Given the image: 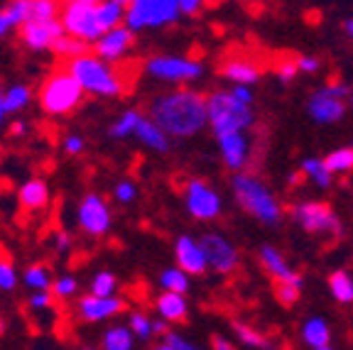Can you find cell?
Listing matches in <instances>:
<instances>
[{"label": "cell", "mask_w": 353, "mask_h": 350, "mask_svg": "<svg viewBox=\"0 0 353 350\" xmlns=\"http://www.w3.org/2000/svg\"><path fill=\"white\" fill-rule=\"evenodd\" d=\"M152 123L165 135L192 137L209 123V103L196 91H174L154 99L150 105Z\"/></svg>", "instance_id": "cell-1"}, {"label": "cell", "mask_w": 353, "mask_h": 350, "mask_svg": "<svg viewBox=\"0 0 353 350\" xmlns=\"http://www.w3.org/2000/svg\"><path fill=\"white\" fill-rule=\"evenodd\" d=\"M233 194L236 201L241 203V208L245 214H250L253 218H258L265 225H277L282 220V206L275 198V194L253 174H233L231 179Z\"/></svg>", "instance_id": "cell-2"}, {"label": "cell", "mask_w": 353, "mask_h": 350, "mask_svg": "<svg viewBox=\"0 0 353 350\" xmlns=\"http://www.w3.org/2000/svg\"><path fill=\"white\" fill-rule=\"evenodd\" d=\"M66 72L81 83L83 91L99 93V96H121L125 91V83L121 81V74L116 69H110L108 64H103L94 54H83L79 59H72Z\"/></svg>", "instance_id": "cell-3"}, {"label": "cell", "mask_w": 353, "mask_h": 350, "mask_svg": "<svg viewBox=\"0 0 353 350\" xmlns=\"http://www.w3.org/2000/svg\"><path fill=\"white\" fill-rule=\"evenodd\" d=\"M206 103H209V123L219 137L243 132L255 123L253 108L241 103L231 91L214 93V96L206 99Z\"/></svg>", "instance_id": "cell-4"}, {"label": "cell", "mask_w": 353, "mask_h": 350, "mask_svg": "<svg viewBox=\"0 0 353 350\" xmlns=\"http://www.w3.org/2000/svg\"><path fill=\"white\" fill-rule=\"evenodd\" d=\"M81 99H83L81 83L69 72H64V69L52 74V76L44 81L42 91H39V103L52 115L69 113V110L81 103Z\"/></svg>", "instance_id": "cell-5"}, {"label": "cell", "mask_w": 353, "mask_h": 350, "mask_svg": "<svg viewBox=\"0 0 353 350\" xmlns=\"http://www.w3.org/2000/svg\"><path fill=\"white\" fill-rule=\"evenodd\" d=\"M182 15L179 0H132L128 3L125 28L138 32L143 28H162Z\"/></svg>", "instance_id": "cell-6"}, {"label": "cell", "mask_w": 353, "mask_h": 350, "mask_svg": "<svg viewBox=\"0 0 353 350\" xmlns=\"http://www.w3.org/2000/svg\"><path fill=\"white\" fill-rule=\"evenodd\" d=\"M99 6L94 0H72L61 10V28L72 37L83 42H99L103 37V28L99 25Z\"/></svg>", "instance_id": "cell-7"}, {"label": "cell", "mask_w": 353, "mask_h": 350, "mask_svg": "<svg viewBox=\"0 0 353 350\" xmlns=\"http://www.w3.org/2000/svg\"><path fill=\"white\" fill-rule=\"evenodd\" d=\"M292 218L299 228L312 233V236L341 238L343 233L341 220L331 211V206H326L321 201H302L297 206H292Z\"/></svg>", "instance_id": "cell-8"}, {"label": "cell", "mask_w": 353, "mask_h": 350, "mask_svg": "<svg viewBox=\"0 0 353 350\" xmlns=\"http://www.w3.org/2000/svg\"><path fill=\"white\" fill-rule=\"evenodd\" d=\"M184 198H187L189 214L199 220H214L221 214V196L206 181H199V179L189 181Z\"/></svg>", "instance_id": "cell-9"}, {"label": "cell", "mask_w": 353, "mask_h": 350, "mask_svg": "<svg viewBox=\"0 0 353 350\" xmlns=\"http://www.w3.org/2000/svg\"><path fill=\"white\" fill-rule=\"evenodd\" d=\"M148 72L165 81H192L204 74V66L199 61L179 59V56H154L148 61Z\"/></svg>", "instance_id": "cell-10"}, {"label": "cell", "mask_w": 353, "mask_h": 350, "mask_svg": "<svg viewBox=\"0 0 353 350\" xmlns=\"http://www.w3.org/2000/svg\"><path fill=\"white\" fill-rule=\"evenodd\" d=\"M199 243L204 247L209 267H214L216 272L228 274V272H233V269H238V262H241L238 250H236V245L228 243L223 236H219V233H206Z\"/></svg>", "instance_id": "cell-11"}, {"label": "cell", "mask_w": 353, "mask_h": 350, "mask_svg": "<svg viewBox=\"0 0 353 350\" xmlns=\"http://www.w3.org/2000/svg\"><path fill=\"white\" fill-rule=\"evenodd\" d=\"M79 223L91 236H103L110 225V211L105 201L96 194H88L79 206Z\"/></svg>", "instance_id": "cell-12"}, {"label": "cell", "mask_w": 353, "mask_h": 350, "mask_svg": "<svg viewBox=\"0 0 353 350\" xmlns=\"http://www.w3.org/2000/svg\"><path fill=\"white\" fill-rule=\"evenodd\" d=\"M174 255H176V265H179V269L187 272V274H204L206 267H209L201 243L194 240V238H189V236L176 238Z\"/></svg>", "instance_id": "cell-13"}, {"label": "cell", "mask_w": 353, "mask_h": 350, "mask_svg": "<svg viewBox=\"0 0 353 350\" xmlns=\"http://www.w3.org/2000/svg\"><path fill=\"white\" fill-rule=\"evenodd\" d=\"M25 44H30L32 50H44V47H52L59 37H64V28H61V20L52 22H32L28 20L20 30Z\"/></svg>", "instance_id": "cell-14"}, {"label": "cell", "mask_w": 353, "mask_h": 350, "mask_svg": "<svg viewBox=\"0 0 353 350\" xmlns=\"http://www.w3.org/2000/svg\"><path fill=\"white\" fill-rule=\"evenodd\" d=\"M343 113H346V103L341 99L329 96L324 88H319L309 101V115H312V121L321 123V125H331V123L341 121Z\"/></svg>", "instance_id": "cell-15"}, {"label": "cell", "mask_w": 353, "mask_h": 350, "mask_svg": "<svg viewBox=\"0 0 353 350\" xmlns=\"http://www.w3.org/2000/svg\"><path fill=\"white\" fill-rule=\"evenodd\" d=\"M219 147L221 154H223V162H226L228 169L238 172L245 165H248V157H250V143L248 137L243 135V132H233V135H221L219 137Z\"/></svg>", "instance_id": "cell-16"}, {"label": "cell", "mask_w": 353, "mask_h": 350, "mask_svg": "<svg viewBox=\"0 0 353 350\" xmlns=\"http://www.w3.org/2000/svg\"><path fill=\"white\" fill-rule=\"evenodd\" d=\"M260 262H263L265 272L270 274L272 279H277V285L285 282V285H302L304 287L302 274H297L290 265L285 262V258L277 252V247H272V245L260 247Z\"/></svg>", "instance_id": "cell-17"}, {"label": "cell", "mask_w": 353, "mask_h": 350, "mask_svg": "<svg viewBox=\"0 0 353 350\" xmlns=\"http://www.w3.org/2000/svg\"><path fill=\"white\" fill-rule=\"evenodd\" d=\"M132 42H135V34H132L130 30L116 28V30H110V32H105L103 37L96 42V54L113 61V59H118Z\"/></svg>", "instance_id": "cell-18"}, {"label": "cell", "mask_w": 353, "mask_h": 350, "mask_svg": "<svg viewBox=\"0 0 353 350\" xmlns=\"http://www.w3.org/2000/svg\"><path fill=\"white\" fill-rule=\"evenodd\" d=\"M123 311V301L121 299H99V296H83L79 301V313H81L86 321H103V318L113 316V313Z\"/></svg>", "instance_id": "cell-19"}, {"label": "cell", "mask_w": 353, "mask_h": 350, "mask_svg": "<svg viewBox=\"0 0 353 350\" xmlns=\"http://www.w3.org/2000/svg\"><path fill=\"white\" fill-rule=\"evenodd\" d=\"M221 74L226 79H231L238 86L248 88L250 83H255L260 79V66L253 64L250 59H241V56H231L228 61H223L221 66Z\"/></svg>", "instance_id": "cell-20"}, {"label": "cell", "mask_w": 353, "mask_h": 350, "mask_svg": "<svg viewBox=\"0 0 353 350\" xmlns=\"http://www.w3.org/2000/svg\"><path fill=\"white\" fill-rule=\"evenodd\" d=\"M99 25L103 28V32L121 28V20H125L128 15V3L123 0H108V3H99Z\"/></svg>", "instance_id": "cell-21"}, {"label": "cell", "mask_w": 353, "mask_h": 350, "mask_svg": "<svg viewBox=\"0 0 353 350\" xmlns=\"http://www.w3.org/2000/svg\"><path fill=\"white\" fill-rule=\"evenodd\" d=\"M302 338L309 348H314V350L326 348V345L331 343L329 323H326L324 318H309V321H304V326H302Z\"/></svg>", "instance_id": "cell-22"}, {"label": "cell", "mask_w": 353, "mask_h": 350, "mask_svg": "<svg viewBox=\"0 0 353 350\" xmlns=\"http://www.w3.org/2000/svg\"><path fill=\"white\" fill-rule=\"evenodd\" d=\"M154 307H157L160 316L167 318V321H184V318H187V301H184L182 294H170V291H165L162 296H157Z\"/></svg>", "instance_id": "cell-23"}, {"label": "cell", "mask_w": 353, "mask_h": 350, "mask_svg": "<svg viewBox=\"0 0 353 350\" xmlns=\"http://www.w3.org/2000/svg\"><path fill=\"white\" fill-rule=\"evenodd\" d=\"M135 135L143 140L148 147H152V150H157V152H167L170 150V140H167V135L160 130V127L154 125L152 121H140L138 123V127H135Z\"/></svg>", "instance_id": "cell-24"}, {"label": "cell", "mask_w": 353, "mask_h": 350, "mask_svg": "<svg viewBox=\"0 0 353 350\" xmlns=\"http://www.w3.org/2000/svg\"><path fill=\"white\" fill-rule=\"evenodd\" d=\"M302 174L307 176V179L314 181L319 189H329L331 186V179H334V174H331L329 169H326L324 159H304L302 162Z\"/></svg>", "instance_id": "cell-25"}, {"label": "cell", "mask_w": 353, "mask_h": 350, "mask_svg": "<svg viewBox=\"0 0 353 350\" xmlns=\"http://www.w3.org/2000/svg\"><path fill=\"white\" fill-rule=\"evenodd\" d=\"M20 201L28 208H42L47 203V184L39 179H32L20 189Z\"/></svg>", "instance_id": "cell-26"}, {"label": "cell", "mask_w": 353, "mask_h": 350, "mask_svg": "<svg viewBox=\"0 0 353 350\" xmlns=\"http://www.w3.org/2000/svg\"><path fill=\"white\" fill-rule=\"evenodd\" d=\"M329 289L334 294V299L341 301V304H351L353 301V279L351 274L341 272V269L329 277Z\"/></svg>", "instance_id": "cell-27"}, {"label": "cell", "mask_w": 353, "mask_h": 350, "mask_svg": "<svg viewBox=\"0 0 353 350\" xmlns=\"http://www.w3.org/2000/svg\"><path fill=\"white\" fill-rule=\"evenodd\" d=\"M233 329H236V336L243 345H248V348H258V350H275L270 340L265 338L260 331L250 329L248 323H233Z\"/></svg>", "instance_id": "cell-28"}, {"label": "cell", "mask_w": 353, "mask_h": 350, "mask_svg": "<svg viewBox=\"0 0 353 350\" xmlns=\"http://www.w3.org/2000/svg\"><path fill=\"white\" fill-rule=\"evenodd\" d=\"M324 165L331 174H343V172L353 169V147L334 150L329 157H324Z\"/></svg>", "instance_id": "cell-29"}, {"label": "cell", "mask_w": 353, "mask_h": 350, "mask_svg": "<svg viewBox=\"0 0 353 350\" xmlns=\"http://www.w3.org/2000/svg\"><path fill=\"white\" fill-rule=\"evenodd\" d=\"M52 50H54L59 56H72V59H79V56L88 54L86 42H83V39L72 37V34H64V37L57 39V42L52 44Z\"/></svg>", "instance_id": "cell-30"}, {"label": "cell", "mask_w": 353, "mask_h": 350, "mask_svg": "<svg viewBox=\"0 0 353 350\" xmlns=\"http://www.w3.org/2000/svg\"><path fill=\"white\" fill-rule=\"evenodd\" d=\"M160 282H162V287H165L170 294H182L184 296V291L189 289V277H187V272H182L179 267H172V269H165L162 272V277H160Z\"/></svg>", "instance_id": "cell-31"}, {"label": "cell", "mask_w": 353, "mask_h": 350, "mask_svg": "<svg viewBox=\"0 0 353 350\" xmlns=\"http://www.w3.org/2000/svg\"><path fill=\"white\" fill-rule=\"evenodd\" d=\"M103 348L105 350H132V331L116 326L103 336Z\"/></svg>", "instance_id": "cell-32"}, {"label": "cell", "mask_w": 353, "mask_h": 350, "mask_svg": "<svg viewBox=\"0 0 353 350\" xmlns=\"http://www.w3.org/2000/svg\"><path fill=\"white\" fill-rule=\"evenodd\" d=\"M143 121L140 118L138 110H128V113H123V118L116 123V125L110 127V135L113 137H125L130 135V132H135V127H138V123Z\"/></svg>", "instance_id": "cell-33"}, {"label": "cell", "mask_w": 353, "mask_h": 350, "mask_svg": "<svg viewBox=\"0 0 353 350\" xmlns=\"http://www.w3.org/2000/svg\"><path fill=\"white\" fill-rule=\"evenodd\" d=\"M30 101V88L28 86H15L6 93V113H17L20 108H25Z\"/></svg>", "instance_id": "cell-34"}, {"label": "cell", "mask_w": 353, "mask_h": 350, "mask_svg": "<svg viewBox=\"0 0 353 350\" xmlns=\"http://www.w3.org/2000/svg\"><path fill=\"white\" fill-rule=\"evenodd\" d=\"M116 289V277L110 272H101L96 274L94 285H91V296H99V299H108Z\"/></svg>", "instance_id": "cell-35"}, {"label": "cell", "mask_w": 353, "mask_h": 350, "mask_svg": "<svg viewBox=\"0 0 353 350\" xmlns=\"http://www.w3.org/2000/svg\"><path fill=\"white\" fill-rule=\"evenodd\" d=\"M30 20L32 22H52L57 20V6L50 0H37L30 8Z\"/></svg>", "instance_id": "cell-36"}, {"label": "cell", "mask_w": 353, "mask_h": 350, "mask_svg": "<svg viewBox=\"0 0 353 350\" xmlns=\"http://www.w3.org/2000/svg\"><path fill=\"white\" fill-rule=\"evenodd\" d=\"M30 8H32V3H28V0H17V3H12V6L6 10L8 22H10V25H25V22L30 20Z\"/></svg>", "instance_id": "cell-37"}, {"label": "cell", "mask_w": 353, "mask_h": 350, "mask_svg": "<svg viewBox=\"0 0 353 350\" xmlns=\"http://www.w3.org/2000/svg\"><path fill=\"white\" fill-rule=\"evenodd\" d=\"M25 282H28L32 289H47L50 287V277H47V267L42 265H34L25 272Z\"/></svg>", "instance_id": "cell-38"}, {"label": "cell", "mask_w": 353, "mask_h": 350, "mask_svg": "<svg viewBox=\"0 0 353 350\" xmlns=\"http://www.w3.org/2000/svg\"><path fill=\"white\" fill-rule=\"evenodd\" d=\"M299 294H302V285H277V289H275V296H277V301L280 304H285V307H292L294 301L299 299Z\"/></svg>", "instance_id": "cell-39"}, {"label": "cell", "mask_w": 353, "mask_h": 350, "mask_svg": "<svg viewBox=\"0 0 353 350\" xmlns=\"http://www.w3.org/2000/svg\"><path fill=\"white\" fill-rule=\"evenodd\" d=\"M130 329L135 331V336H138V338H150V333H152V321H150L145 313H132V316H130Z\"/></svg>", "instance_id": "cell-40"}, {"label": "cell", "mask_w": 353, "mask_h": 350, "mask_svg": "<svg viewBox=\"0 0 353 350\" xmlns=\"http://www.w3.org/2000/svg\"><path fill=\"white\" fill-rule=\"evenodd\" d=\"M297 59H292V56H285V59L277 61V76L282 79V81H292L294 76H297Z\"/></svg>", "instance_id": "cell-41"}, {"label": "cell", "mask_w": 353, "mask_h": 350, "mask_svg": "<svg viewBox=\"0 0 353 350\" xmlns=\"http://www.w3.org/2000/svg\"><path fill=\"white\" fill-rule=\"evenodd\" d=\"M15 287V269L8 262H0V289H12Z\"/></svg>", "instance_id": "cell-42"}, {"label": "cell", "mask_w": 353, "mask_h": 350, "mask_svg": "<svg viewBox=\"0 0 353 350\" xmlns=\"http://www.w3.org/2000/svg\"><path fill=\"white\" fill-rule=\"evenodd\" d=\"M74 289H77V279H72V277H61L54 282L57 296H69V294H74Z\"/></svg>", "instance_id": "cell-43"}, {"label": "cell", "mask_w": 353, "mask_h": 350, "mask_svg": "<svg viewBox=\"0 0 353 350\" xmlns=\"http://www.w3.org/2000/svg\"><path fill=\"white\" fill-rule=\"evenodd\" d=\"M167 345H170L172 350H201L199 345L189 343V340H184L182 336H176V333H167Z\"/></svg>", "instance_id": "cell-44"}, {"label": "cell", "mask_w": 353, "mask_h": 350, "mask_svg": "<svg viewBox=\"0 0 353 350\" xmlns=\"http://www.w3.org/2000/svg\"><path fill=\"white\" fill-rule=\"evenodd\" d=\"M116 198L121 203H128L135 198V186L130 184V181H121V184L116 186Z\"/></svg>", "instance_id": "cell-45"}, {"label": "cell", "mask_w": 353, "mask_h": 350, "mask_svg": "<svg viewBox=\"0 0 353 350\" xmlns=\"http://www.w3.org/2000/svg\"><path fill=\"white\" fill-rule=\"evenodd\" d=\"M297 69L299 72H316L319 69V59H314V56H297Z\"/></svg>", "instance_id": "cell-46"}, {"label": "cell", "mask_w": 353, "mask_h": 350, "mask_svg": "<svg viewBox=\"0 0 353 350\" xmlns=\"http://www.w3.org/2000/svg\"><path fill=\"white\" fill-rule=\"evenodd\" d=\"M52 304V296L47 294V291H39V294H34L32 299H30V307L32 309H47Z\"/></svg>", "instance_id": "cell-47"}, {"label": "cell", "mask_w": 353, "mask_h": 350, "mask_svg": "<svg viewBox=\"0 0 353 350\" xmlns=\"http://www.w3.org/2000/svg\"><path fill=\"white\" fill-rule=\"evenodd\" d=\"M231 93L236 96L238 101H241V103H245V105H250V108H253V93H250L245 86H236Z\"/></svg>", "instance_id": "cell-48"}, {"label": "cell", "mask_w": 353, "mask_h": 350, "mask_svg": "<svg viewBox=\"0 0 353 350\" xmlns=\"http://www.w3.org/2000/svg\"><path fill=\"white\" fill-rule=\"evenodd\" d=\"M179 10H182L184 15H196V12L201 10V3H199V0H179Z\"/></svg>", "instance_id": "cell-49"}, {"label": "cell", "mask_w": 353, "mask_h": 350, "mask_svg": "<svg viewBox=\"0 0 353 350\" xmlns=\"http://www.w3.org/2000/svg\"><path fill=\"white\" fill-rule=\"evenodd\" d=\"M81 150H83V140H81V137H69V140H66V152L79 154Z\"/></svg>", "instance_id": "cell-50"}, {"label": "cell", "mask_w": 353, "mask_h": 350, "mask_svg": "<svg viewBox=\"0 0 353 350\" xmlns=\"http://www.w3.org/2000/svg\"><path fill=\"white\" fill-rule=\"evenodd\" d=\"M211 345H214V350H236L226 338H221V336H214V338H211Z\"/></svg>", "instance_id": "cell-51"}, {"label": "cell", "mask_w": 353, "mask_h": 350, "mask_svg": "<svg viewBox=\"0 0 353 350\" xmlns=\"http://www.w3.org/2000/svg\"><path fill=\"white\" fill-rule=\"evenodd\" d=\"M10 28H12V25H10V22H8L6 12H0V37H3V34H6Z\"/></svg>", "instance_id": "cell-52"}, {"label": "cell", "mask_w": 353, "mask_h": 350, "mask_svg": "<svg viewBox=\"0 0 353 350\" xmlns=\"http://www.w3.org/2000/svg\"><path fill=\"white\" fill-rule=\"evenodd\" d=\"M10 132L12 135H22V132H25V123H12Z\"/></svg>", "instance_id": "cell-53"}, {"label": "cell", "mask_w": 353, "mask_h": 350, "mask_svg": "<svg viewBox=\"0 0 353 350\" xmlns=\"http://www.w3.org/2000/svg\"><path fill=\"white\" fill-rule=\"evenodd\" d=\"M57 243H59V250H66V247H69V238H66L64 233H59V238H57Z\"/></svg>", "instance_id": "cell-54"}, {"label": "cell", "mask_w": 353, "mask_h": 350, "mask_svg": "<svg viewBox=\"0 0 353 350\" xmlns=\"http://www.w3.org/2000/svg\"><path fill=\"white\" fill-rule=\"evenodd\" d=\"M3 115H6V93L0 91V121H3Z\"/></svg>", "instance_id": "cell-55"}, {"label": "cell", "mask_w": 353, "mask_h": 350, "mask_svg": "<svg viewBox=\"0 0 353 350\" xmlns=\"http://www.w3.org/2000/svg\"><path fill=\"white\" fill-rule=\"evenodd\" d=\"M152 331H154V333H165V323H162V321H154L152 323Z\"/></svg>", "instance_id": "cell-56"}, {"label": "cell", "mask_w": 353, "mask_h": 350, "mask_svg": "<svg viewBox=\"0 0 353 350\" xmlns=\"http://www.w3.org/2000/svg\"><path fill=\"white\" fill-rule=\"evenodd\" d=\"M346 34H348V37H351V42H353V17L346 22Z\"/></svg>", "instance_id": "cell-57"}, {"label": "cell", "mask_w": 353, "mask_h": 350, "mask_svg": "<svg viewBox=\"0 0 353 350\" xmlns=\"http://www.w3.org/2000/svg\"><path fill=\"white\" fill-rule=\"evenodd\" d=\"M154 350H172V348H170V345L165 343V345H160V348H154Z\"/></svg>", "instance_id": "cell-58"}, {"label": "cell", "mask_w": 353, "mask_h": 350, "mask_svg": "<svg viewBox=\"0 0 353 350\" xmlns=\"http://www.w3.org/2000/svg\"><path fill=\"white\" fill-rule=\"evenodd\" d=\"M319 350H334V348H329V345H326V348H319Z\"/></svg>", "instance_id": "cell-59"}, {"label": "cell", "mask_w": 353, "mask_h": 350, "mask_svg": "<svg viewBox=\"0 0 353 350\" xmlns=\"http://www.w3.org/2000/svg\"><path fill=\"white\" fill-rule=\"evenodd\" d=\"M0 333H3V321H0Z\"/></svg>", "instance_id": "cell-60"}, {"label": "cell", "mask_w": 353, "mask_h": 350, "mask_svg": "<svg viewBox=\"0 0 353 350\" xmlns=\"http://www.w3.org/2000/svg\"><path fill=\"white\" fill-rule=\"evenodd\" d=\"M351 103H353V99H351Z\"/></svg>", "instance_id": "cell-61"}, {"label": "cell", "mask_w": 353, "mask_h": 350, "mask_svg": "<svg viewBox=\"0 0 353 350\" xmlns=\"http://www.w3.org/2000/svg\"><path fill=\"white\" fill-rule=\"evenodd\" d=\"M351 147H353V145H351Z\"/></svg>", "instance_id": "cell-62"}, {"label": "cell", "mask_w": 353, "mask_h": 350, "mask_svg": "<svg viewBox=\"0 0 353 350\" xmlns=\"http://www.w3.org/2000/svg\"><path fill=\"white\" fill-rule=\"evenodd\" d=\"M86 350H88V348H86Z\"/></svg>", "instance_id": "cell-63"}]
</instances>
